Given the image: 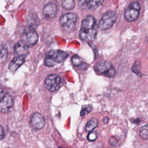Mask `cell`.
<instances>
[{
  "mask_svg": "<svg viewBox=\"0 0 148 148\" xmlns=\"http://www.w3.org/2000/svg\"><path fill=\"white\" fill-rule=\"evenodd\" d=\"M97 125H98L97 120L95 118H92L87 123L85 128L87 131L91 132V131H92L97 127Z\"/></svg>",
  "mask_w": 148,
  "mask_h": 148,
  "instance_id": "obj_17",
  "label": "cell"
},
{
  "mask_svg": "<svg viewBox=\"0 0 148 148\" xmlns=\"http://www.w3.org/2000/svg\"><path fill=\"white\" fill-rule=\"evenodd\" d=\"M61 86V79L57 75H49L45 80V86L46 89L50 92H54L58 90Z\"/></svg>",
  "mask_w": 148,
  "mask_h": 148,
  "instance_id": "obj_5",
  "label": "cell"
},
{
  "mask_svg": "<svg viewBox=\"0 0 148 148\" xmlns=\"http://www.w3.org/2000/svg\"><path fill=\"white\" fill-rule=\"evenodd\" d=\"M5 136V131L3 127L0 125V140H2Z\"/></svg>",
  "mask_w": 148,
  "mask_h": 148,
  "instance_id": "obj_24",
  "label": "cell"
},
{
  "mask_svg": "<svg viewBox=\"0 0 148 148\" xmlns=\"http://www.w3.org/2000/svg\"><path fill=\"white\" fill-rule=\"evenodd\" d=\"M57 6L54 2L47 3L43 8L42 13L43 16L49 19L54 17L57 14Z\"/></svg>",
  "mask_w": 148,
  "mask_h": 148,
  "instance_id": "obj_12",
  "label": "cell"
},
{
  "mask_svg": "<svg viewBox=\"0 0 148 148\" xmlns=\"http://www.w3.org/2000/svg\"><path fill=\"white\" fill-rule=\"evenodd\" d=\"M97 31L98 26L95 18L93 16L88 15L82 21L79 37L82 40L91 42L95 39Z\"/></svg>",
  "mask_w": 148,
  "mask_h": 148,
  "instance_id": "obj_1",
  "label": "cell"
},
{
  "mask_svg": "<svg viewBox=\"0 0 148 148\" xmlns=\"http://www.w3.org/2000/svg\"><path fill=\"white\" fill-rule=\"evenodd\" d=\"M140 9V5L137 2H131L124 12V17L128 21H134L137 19Z\"/></svg>",
  "mask_w": 148,
  "mask_h": 148,
  "instance_id": "obj_6",
  "label": "cell"
},
{
  "mask_svg": "<svg viewBox=\"0 0 148 148\" xmlns=\"http://www.w3.org/2000/svg\"><path fill=\"white\" fill-rule=\"evenodd\" d=\"M3 87L0 85V98H1V97L3 95Z\"/></svg>",
  "mask_w": 148,
  "mask_h": 148,
  "instance_id": "obj_25",
  "label": "cell"
},
{
  "mask_svg": "<svg viewBox=\"0 0 148 148\" xmlns=\"http://www.w3.org/2000/svg\"><path fill=\"white\" fill-rule=\"evenodd\" d=\"M103 0H79V5L83 9H94L100 6Z\"/></svg>",
  "mask_w": 148,
  "mask_h": 148,
  "instance_id": "obj_13",
  "label": "cell"
},
{
  "mask_svg": "<svg viewBox=\"0 0 148 148\" xmlns=\"http://www.w3.org/2000/svg\"><path fill=\"white\" fill-rule=\"evenodd\" d=\"M68 57V54L60 50H51L49 51L44 60L45 65L47 66H53L64 61Z\"/></svg>",
  "mask_w": 148,
  "mask_h": 148,
  "instance_id": "obj_2",
  "label": "cell"
},
{
  "mask_svg": "<svg viewBox=\"0 0 148 148\" xmlns=\"http://www.w3.org/2000/svg\"><path fill=\"white\" fill-rule=\"evenodd\" d=\"M25 56H16L10 61L9 69L12 72H15L25 62Z\"/></svg>",
  "mask_w": 148,
  "mask_h": 148,
  "instance_id": "obj_14",
  "label": "cell"
},
{
  "mask_svg": "<svg viewBox=\"0 0 148 148\" xmlns=\"http://www.w3.org/2000/svg\"><path fill=\"white\" fill-rule=\"evenodd\" d=\"M27 21L28 23V25L35 28H36L40 23L39 18L38 16H36L34 13H32L28 15L27 17Z\"/></svg>",
  "mask_w": 148,
  "mask_h": 148,
  "instance_id": "obj_15",
  "label": "cell"
},
{
  "mask_svg": "<svg viewBox=\"0 0 148 148\" xmlns=\"http://www.w3.org/2000/svg\"><path fill=\"white\" fill-rule=\"evenodd\" d=\"M140 136L143 139H148V124H146L141 127Z\"/></svg>",
  "mask_w": 148,
  "mask_h": 148,
  "instance_id": "obj_19",
  "label": "cell"
},
{
  "mask_svg": "<svg viewBox=\"0 0 148 148\" xmlns=\"http://www.w3.org/2000/svg\"><path fill=\"white\" fill-rule=\"evenodd\" d=\"M117 16L114 12L109 11L105 13L102 17L99 23L101 30H106L111 28L116 21Z\"/></svg>",
  "mask_w": 148,
  "mask_h": 148,
  "instance_id": "obj_4",
  "label": "cell"
},
{
  "mask_svg": "<svg viewBox=\"0 0 148 148\" xmlns=\"http://www.w3.org/2000/svg\"><path fill=\"white\" fill-rule=\"evenodd\" d=\"M98 72L108 77H112L115 75V69L110 62L107 61H100L96 66Z\"/></svg>",
  "mask_w": 148,
  "mask_h": 148,
  "instance_id": "obj_8",
  "label": "cell"
},
{
  "mask_svg": "<svg viewBox=\"0 0 148 148\" xmlns=\"http://www.w3.org/2000/svg\"><path fill=\"white\" fill-rule=\"evenodd\" d=\"M13 105V99L12 97L6 94L3 96L0 101V112L3 113H8Z\"/></svg>",
  "mask_w": 148,
  "mask_h": 148,
  "instance_id": "obj_10",
  "label": "cell"
},
{
  "mask_svg": "<svg viewBox=\"0 0 148 148\" xmlns=\"http://www.w3.org/2000/svg\"><path fill=\"white\" fill-rule=\"evenodd\" d=\"M108 120H109V119H108V117L107 116L105 117L102 119V121H103V123H107L108 122Z\"/></svg>",
  "mask_w": 148,
  "mask_h": 148,
  "instance_id": "obj_26",
  "label": "cell"
},
{
  "mask_svg": "<svg viewBox=\"0 0 148 148\" xmlns=\"http://www.w3.org/2000/svg\"><path fill=\"white\" fill-rule=\"evenodd\" d=\"M140 68V64L139 61H135L134 63L132 68V71L135 73L137 75H139V69Z\"/></svg>",
  "mask_w": 148,
  "mask_h": 148,
  "instance_id": "obj_22",
  "label": "cell"
},
{
  "mask_svg": "<svg viewBox=\"0 0 148 148\" xmlns=\"http://www.w3.org/2000/svg\"><path fill=\"white\" fill-rule=\"evenodd\" d=\"M92 110V107L90 105H86V106H84L82 109L80 111V116H83L84 115H86L87 114H88Z\"/></svg>",
  "mask_w": 148,
  "mask_h": 148,
  "instance_id": "obj_21",
  "label": "cell"
},
{
  "mask_svg": "<svg viewBox=\"0 0 148 148\" xmlns=\"http://www.w3.org/2000/svg\"><path fill=\"white\" fill-rule=\"evenodd\" d=\"M72 64L76 66H81L83 64V60L82 59L79 57L77 55H74L72 56V58H71Z\"/></svg>",
  "mask_w": 148,
  "mask_h": 148,
  "instance_id": "obj_20",
  "label": "cell"
},
{
  "mask_svg": "<svg viewBox=\"0 0 148 148\" xmlns=\"http://www.w3.org/2000/svg\"><path fill=\"white\" fill-rule=\"evenodd\" d=\"M62 6L66 10H71L74 8L75 0H61Z\"/></svg>",
  "mask_w": 148,
  "mask_h": 148,
  "instance_id": "obj_18",
  "label": "cell"
},
{
  "mask_svg": "<svg viewBox=\"0 0 148 148\" xmlns=\"http://www.w3.org/2000/svg\"><path fill=\"white\" fill-rule=\"evenodd\" d=\"M29 52V45L24 40H19L14 46V54L16 56H27Z\"/></svg>",
  "mask_w": 148,
  "mask_h": 148,
  "instance_id": "obj_11",
  "label": "cell"
},
{
  "mask_svg": "<svg viewBox=\"0 0 148 148\" xmlns=\"http://www.w3.org/2000/svg\"><path fill=\"white\" fill-rule=\"evenodd\" d=\"M76 16L74 13H67L60 17V24L64 31L70 32L75 28L76 23Z\"/></svg>",
  "mask_w": 148,
  "mask_h": 148,
  "instance_id": "obj_3",
  "label": "cell"
},
{
  "mask_svg": "<svg viewBox=\"0 0 148 148\" xmlns=\"http://www.w3.org/2000/svg\"><path fill=\"white\" fill-rule=\"evenodd\" d=\"M97 135L96 133L95 132L91 131L90 132V133L87 136V139L90 141H94L97 139Z\"/></svg>",
  "mask_w": 148,
  "mask_h": 148,
  "instance_id": "obj_23",
  "label": "cell"
},
{
  "mask_svg": "<svg viewBox=\"0 0 148 148\" xmlns=\"http://www.w3.org/2000/svg\"><path fill=\"white\" fill-rule=\"evenodd\" d=\"M23 36L24 39L23 40H24L29 46L35 45L38 40V35L35 30V28L28 25L26 26L24 29Z\"/></svg>",
  "mask_w": 148,
  "mask_h": 148,
  "instance_id": "obj_7",
  "label": "cell"
},
{
  "mask_svg": "<svg viewBox=\"0 0 148 148\" xmlns=\"http://www.w3.org/2000/svg\"><path fill=\"white\" fill-rule=\"evenodd\" d=\"M8 50L5 45L0 42V64L4 62L8 57Z\"/></svg>",
  "mask_w": 148,
  "mask_h": 148,
  "instance_id": "obj_16",
  "label": "cell"
},
{
  "mask_svg": "<svg viewBox=\"0 0 148 148\" xmlns=\"http://www.w3.org/2000/svg\"><path fill=\"white\" fill-rule=\"evenodd\" d=\"M45 124L43 116L39 113H34L30 119V125L32 128L35 130L42 129Z\"/></svg>",
  "mask_w": 148,
  "mask_h": 148,
  "instance_id": "obj_9",
  "label": "cell"
}]
</instances>
